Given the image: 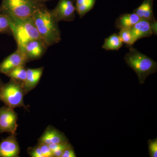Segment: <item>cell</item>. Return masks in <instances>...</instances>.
I'll list each match as a JSON object with an SVG mask.
<instances>
[{
	"instance_id": "cell-7",
	"label": "cell",
	"mask_w": 157,
	"mask_h": 157,
	"mask_svg": "<svg viewBox=\"0 0 157 157\" xmlns=\"http://www.w3.org/2000/svg\"><path fill=\"white\" fill-rule=\"evenodd\" d=\"M74 0H59L56 8L51 10L54 17L58 22L73 21L76 17V6Z\"/></svg>"
},
{
	"instance_id": "cell-6",
	"label": "cell",
	"mask_w": 157,
	"mask_h": 157,
	"mask_svg": "<svg viewBox=\"0 0 157 157\" xmlns=\"http://www.w3.org/2000/svg\"><path fill=\"white\" fill-rule=\"evenodd\" d=\"M17 115L14 109L6 106L0 108V134L7 132L16 134Z\"/></svg>"
},
{
	"instance_id": "cell-19",
	"label": "cell",
	"mask_w": 157,
	"mask_h": 157,
	"mask_svg": "<svg viewBox=\"0 0 157 157\" xmlns=\"http://www.w3.org/2000/svg\"><path fill=\"white\" fill-rule=\"evenodd\" d=\"M123 43L128 47L133 46L135 43L131 29H123L120 30L118 34Z\"/></svg>"
},
{
	"instance_id": "cell-5",
	"label": "cell",
	"mask_w": 157,
	"mask_h": 157,
	"mask_svg": "<svg viewBox=\"0 0 157 157\" xmlns=\"http://www.w3.org/2000/svg\"><path fill=\"white\" fill-rule=\"evenodd\" d=\"M25 93L22 83L11 79L0 87V101L13 109L18 107L25 108L24 103Z\"/></svg>"
},
{
	"instance_id": "cell-10",
	"label": "cell",
	"mask_w": 157,
	"mask_h": 157,
	"mask_svg": "<svg viewBox=\"0 0 157 157\" xmlns=\"http://www.w3.org/2000/svg\"><path fill=\"white\" fill-rule=\"evenodd\" d=\"M29 61L24 53L17 48L16 51L7 57L0 63V73L6 74L17 67L25 66Z\"/></svg>"
},
{
	"instance_id": "cell-14",
	"label": "cell",
	"mask_w": 157,
	"mask_h": 157,
	"mask_svg": "<svg viewBox=\"0 0 157 157\" xmlns=\"http://www.w3.org/2000/svg\"><path fill=\"white\" fill-rule=\"evenodd\" d=\"M154 0H144L139 7L133 12L137 14L140 19L147 20L150 21H156L153 13Z\"/></svg>"
},
{
	"instance_id": "cell-27",
	"label": "cell",
	"mask_w": 157,
	"mask_h": 157,
	"mask_svg": "<svg viewBox=\"0 0 157 157\" xmlns=\"http://www.w3.org/2000/svg\"><path fill=\"white\" fill-rule=\"evenodd\" d=\"M3 84V82H2V80H1V78H0V87L2 86V85Z\"/></svg>"
},
{
	"instance_id": "cell-15",
	"label": "cell",
	"mask_w": 157,
	"mask_h": 157,
	"mask_svg": "<svg viewBox=\"0 0 157 157\" xmlns=\"http://www.w3.org/2000/svg\"><path fill=\"white\" fill-rule=\"evenodd\" d=\"M140 19L137 14L125 13L121 14L117 18L115 26L118 29H131Z\"/></svg>"
},
{
	"instance_id": "cell-2",
	"label": "cell",
	"mask_w": 157,
	"mask_h": 157,
	"mask_svg": "<svg viewBox=\"0 0 157 157\" xmlns=\"http://www.w3.org/2000/svg\"><path fill=\"white\" fill-rule=\"evenodd\" d=\"M128 48V52L125 56L124 59L127 65L137 74L139 83L143 84L149 75L157 72V62L141 53L133 46Z\"/></svg>"
},
{
	"instance_id": "cell-3",
	"label": "cell",
	"mask_w": 157,
	"mask_h": 157,
	"mask_svg": "<svg viewBox=\"0 0 157 157\" xmlns=\"http://www.w3.org/2000/svg\"><path fill=\"white\" fill-rule=\"evenodd\" d=\"M43 5L38 0H2L0 14L21 19L28 18L33 17Z\"/></svg>"
},
{
	"instance_id": "cell-24",
	"label": "cell",
	"mask_w": 157,
	"mask_h": 157,
	"mask_svg": "<svg viewBox=\"0 0 157 157\" xmlns=\"http://www.w3.org/2000/svg\"><path fill=\"white\" fill-rule=\"evenodd\" d=\"M28 153L32 157H43L39 145L34 147L29 148Z\"/></svg>"
},
{
	"instance_id": "cell-25",
	"label": "cell",
	"mask_w": 157,
	"mask_h": 157,
	"mask_svg": "<svg viewBox=\"0 0 157 157\" xmlns=\"http://www.w3.org/2000/svg\"><path fill=\"white\" fill-rule=\"evenodd\" d=\"M76 153L72 146L66 149L61 157H76Z\"/></svg>"
},
{
	"instance_id": "cell-8",
	"label": "cell",
	"mask_w": 157,
	"mask_h": 157,
	"mask_svg": "<svg viewBox=\"0 0 157 157\" xmlns=\"http://www.w3.org/2000/svg\"><path fill=\"white\" fill-rule=\"evenodd\" d=\"M47 45L41 39H34L23 45L17 46V48L22 52L29 61L39 59L43 56L47 48Z\"/></svg>"
},
{
	"instance_id": "cell-26",
	"label": "cell",
	"mask_w": 157,
	"mask_h": 157,
	"mask_svg": "<svg viewBox=\"0 0 157 157\" xmlns=\"http://www.w3.org/2000/svg\"><path fill=\"white\" fill-rule=\"evenodd\" d=\"M39 2H46V1H50V0H38Z\"/></svg>"
},
{
	"instance_id": "cell-4",
	"label": "cell",
	"mask_w": 157,
	"mask_h": 157,
	"mask_svg": "<svg viewBox=\"0 0 157 157\" xmlns=\"http://www.w3.org/2000/svg\"><path fill=\"white\" fill-rule=\"evenodd\" d=\"M9 17L11 32L17 46L34 39H41L33 17L23 19Z\"/></svg>"
},
{
	"instance_id": "cell-20",
	"label": "cell",
	"mask_w": 157,
	"mask_h": 157,
	"mask_svg": "<svg viewBox=\"0 0 157 157\" xmlns=\"http://www.w3.org/2000/svg\"><path fill=\"white\" fill-rule=\"evenodd\" d=\"M49 147L52 151L53 157H61L65 150L71 145L69 142L65 143L49 144Z\"/></svg>"
},
{
	"instance_id": "cell-11",
	"label": "cell",
	"mask_w": 157,
	"mask_h": 157,
	"mask_svg": "<svg viewBox=\"0 0 157 157\" xmlns=\"http://www.w3.org/2000/svg\"><path fill=\"white\" fill-rule=\"evenodd\" d=\"M16 134H11L0 141V157H19L20 147Z\"/></svg>"
},
{
	"instance_id": "cell-22",
	"label": "cell",
	"mask_w": 157,
	"mask_h": 157,
	"mask_svg": "<svg viewBox=\"0 0 157 157\" xmlns=\"http://www.w3.org/2000/svg\"><path fill=\"white\" fill-rule=\"evenodd\" d=\"M149 152L151 157H157V138L148 140Z\"/></svg>"
},
{
	"instance_id": "cell-18",
	"label": "cell",
	"mask_w": 157,
	"mask_h": 157,
	"mask_svg": "<svg viewBox=\"0 0 157 157\" xmlns=\"http://www.w3.org/2000/svg\"><path fill=\"white\" fill-rule=\"evenodd\" d=\"M11 79L18 82L24 83L26 78L27 70L25 68V66H20L14 68L9 73L5 74Z\"/></svg>"
},
{
	"instance_id": "cell-17",
	"label": "cell",
	"mask_w": 157,
	"mask_h": 157,
	"mask_svg": "<svg viewBox=\"0 0 157 157\" xmlns=\"http://www.w3.org/2000/svg\"><path fill=\"white\" fill-rule=\"evenodd\" d=\"M76 11L82 18L93 9L96 0H75Z\"/></svg>"
},
{
	"instance_id": "cell-1",
	"label": "cell",
	"mask_w": 157,
	"mask_h": 157,
	"mask_svg": "<svg viewBox=\"0 0 157 157\" xmlns=\"http://www.w3.org/2000/svg\"><path fill=\"white\" fill-rule=\"evenodd\" d=\"M32 17L41 39L47 47L57 44L60 41L61 32L58 22L51 11L45 5L37 10Z\"/></svg>"
},
{
	"instance_id": "cell-13",
	"label": "cell",
	"mask_w": 157,
	"mask_h": 157,
	"mask_svg": "<svg viewBox=\"0 0 157 157\" xmlns=\"http://www.w3.org/2000/svg\"><path fill=\"white\" fill-rule=\"evenodd\" d=\"M43 72V67L27 70L26 78L23 83L26 93L33 89L40 81Z\"/></svg>"
},
{
	"instance_id": "cell-12",
	"label": "cell",
	"mask_w": 157,
	"mask_h": 157,
	"mask_svg": "<svg viewBox=\"0 0 157 157\" xmlns=\"http://www.w3.org/2000/svg\"><path fill=\"white\" fill-rule=\"evenodd\" d=\"M67 142H69V140L64 134L51 126L46 128L39 140V144L48 145Z\"/></svg>"
},
{
	"instance_id": "cell-9",
	"label": "cell",
	"mask_w": 157,
	"mask_h": 157,
	"mask_svg": "<svg viewBox=\"0 0 157 157\" xmlns=\"http://www.w3.org/2000/svg\"><path fill=\"white\" fill-rule=\"evenodd\" d=\"M135 42L146 37L157 35V21H150L147 20L140 19L131 28Z\"/></svg>"
},
{
	"instance_id": "cell-16",
	"label": "cell",
	"mask_w": 157,
	"mask_h": 157,
	"mask_svg": "<svg viewBox=\"0 0 157 157\" xmlns=\"http://www.w3.org/2000/svg\"><path fill=\"white\" fill-rule=\"evenodd\" d=\"M123 45V42L118 34L114 33L105 39L102 48L107 51H118Z\"/></svg>"
},
{
	"instance_id": "cell-23",
	"label": "cell",
	"mask_w": 157,
	"mask_h": 157,
	"mask_svg": "<svg viewBox=\"0 0 157 157\" xmlns=\"http://www.w3.org/2000/svg\"><path fill=\"white\" fill-rule=\"evenodd\" d=\"M39 145L43 157H53L52 151L49 145L45 144H39Z\"/></svg>"
},
{
	"instance_id": "cell-21",
	"label": "cell",
	"mask_w": 157,
	"mask_h": 157,
	"mask_svg": "<svg viewBox=\"0 0 157 157\" xmlns=\"http://www.w3.org/2000/svg\"><path fill=\"white\" fill-rule=\"evenodd\" d=\"M11 32L10 19L8 16L0 14V33Z\"/></svg>"
}]
</instances>
